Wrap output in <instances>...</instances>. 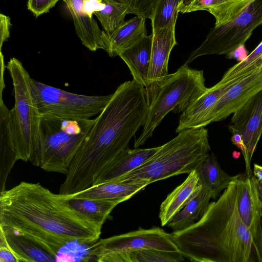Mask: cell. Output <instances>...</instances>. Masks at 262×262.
I'll return each mask as SVG.
<instances>
[{"label":"cell","instance_id":"7a4b0ae2","mask_svg":"<svg viewBox=\"0 0 262 262\" xmlns=\"http://www.w3.org/2000/svg\"><path fill=\"white\" fill-rule=\"evenodd\" d=\"M69 200L39 183L22 181L0 192V225L28 233L58 253L71 242H96L102 228L78 215Z\"/></svg>","mask_w":262,"mask_h":262},{"label":"cell","instance_id":"d6a6232c","mask_svg":"<svg viewBox=\"0 0 262 262\" xmlns=\"http://www.w3.org/2000/svg\"><path fill=\"white\" fill-rule=\"evenodd\" d=\"M11 26L10 18L3 14H0V47L1 50L3 43L7 41L10 37V31Z\"/></svg>","mask_w":262,"mask_h":262},{"label":"cell","instance_id":"603a6c76","mask_svg":"<svg viewBox=\"0 0 262 262\" xmlns=\"http://www.w3.org/2000/svg\"><path fill=\"white\" fill-rule=\"evenodd\" d=\"M152 42V34L145 35L118 55L127 66L133 79L144 87L147 83Z\"/></svg>","mask_w":262,"mask_h":262},{"label":"cell","instance_id":"e0dca14e","mask_svg":"<svg viewBox=\"0 0 262 262\" xmlns=\"http://www.w3.org/2000/svg\"><path fill=\"white\" fill-rule=\"evenodd\" d=\"M0 101V192L5 189L8 177L17 158L12 110Z\"/></svg>","mask_w":262,"mask_h":262},{"label":"cell","instance_id":"ffe728a7","mask_svg":"<svg viewBox=\"0 0 262 262\" xmlns=\"http://www.w3.org/2000/svg\"><path fill=\"white\" fill-rule=\"evenodd\" d=\"M73 20L77 35L82 45L94 52L104 50L102 30L97 22L88 16L83 11L84 0H63Z\"/></svg>","mask_w":262,"mask_h":262},{"label":"cell","instance_id":"484cf974","mask_svg":"<svg viewBox=\"0 0 262 262\" xmlns=\"http://www.w3.org/2000/svg\"><path fill=\"white\" fill-rule=\"evenodd\" d=\"M69 195L72 209L83 219L100 228L114 208L119 204L116 201Z\"/></svg>","mask_w":262,"mask_h":262},{"label":"cell","instance_id":"2e32d148","mask_svg":"<svg viewBox=\"0 0 262 262\" xmlns=\"http://www.w3.org/2000/svg\"><path fill=\"white\" fill-rule=\"evenodd\" d=\"M160 147L132 149L128 146L102 168L95 178L92 185L117 180L130 172L147 161Z\"/></svg>","mask_w":262,"mask_h":262},{"label":"cell","instance_id":"8d00e7d4","mask_svg":"<svg viewBox=\"0 0 262 262\" xmlns=\"http://www.w3.org/2000/svg\"><path fill=\"white\" fill-rule=\"evenodd\" d=\"M251 179L257 189L259 201L260 213L262 217V182L258 181V179L254 176H251Z\"/></svg>","mask_w":262,"mask_h":262},{"label":"cell","instance_id":"9c48e42d","mask_svg":"<svg viewBox=\"0 0 262 262\" xmlns=\"http://www.w3.org/2000/svg\"><path fill=\"white\" fill-rule=\"evenodd\" d=\"M145 249L180 252L171 234L154 227L98 239L90 244L88 256L99 262H126L131 252Z\"/></svg>","mask_w":262,"mask_h":262},{"label":"cell","instance_id":"1f68e13d","mask_svg":"<svg viewBox=\"0 0 262 262\" xmlns=\"http://www.w3.org/2000/svg\"><path fill=\"white\" fill-rule=\"evenodd\" d=\"M60 0H28L27 7L37 17L48 12ZM63 1V0H62Z\"/></svg>","mask_w":262,"mask_h":262},{"label":"cell","instance_id":"ac0fdd59","mask_svg":"<svg viewBox=\"0 0 262 262\" xmlns=\"http://www.w3.org/2000/svg\"><path fill=\"white\" fill-rule=\"evenodd\" d=\"M236 183L238 213L253 239L261 220L257 189L251 176L246 174H240Z\"/></svg>","mask_w":262,"mask_h":262},{"label":"cell","instance_id":"4fadbf2b","mask_svg":"<svg viewBox=\"0 0 262 262\" xmlns=\"http://www.w3.org/2000/svg\"><path fill=\"white\" fill-rule=\"evenodd\" d=\"M261 90L262 68L230 86L207 115L202 126L226 119Z\"/></svg>","mask_w":262,"mask_h":262},{"label":"cell","instance_id":"8fae6325","mask_svg":"<svg viewBox=\"0 0 262 262\" xmlns=\"http://www.w3.org/2000/svg\"><path fill=\"white\" fill-rule=\"evenodd\" d=\"M228 129L242 151L246 174L251 177V158L262 135V90L233 113Z\"/></svg>","mask_w":262,"mask_h":262},{"label":"cell","instance_id":"7c38bea8","mask_svg":"<svg viewBox=\"0 0 262 262\" xmlns=\"http://www.w3.org/2000/svg\"><path fill=\"white\" fill-rule=\"evenodd\" d=\"M176 23L152 30V42L151 58L145 88L149 106L156 97L160 87L168 76V63L173 47L177 45L175 37Z\"/></svg>","mask_w":262,"mask_h":262},{"label":"cell","instance_id":"f35d334b","mask_svg":"<svg viewBox=\"0 0 262 262\" xmlns=\"http://www.w3.org/2000/svg\"><path fill=\"white\" fill-rule=\"evenodd\" d=\"M240 156V152L234 151L232 154V156L234 159H237Z\"/></svg>","mask_w":262,"mask_h":262},{"label":"cell","instance_id":"8992f818","mask_svg":"<svg viewBox=\"0 0 262 262\" xmlns=\"http://www.w3.org/2000/svg\"><path fill=\"white\" fill-rule=\"evenodd\" d=\"M12 80L15 104L13 116L18 160L33 162L38 148L41 117L34 101L30 76L18 59H10L6 66Z\"/></svg>","mask_w":262,"mask_h":262},{"label":"cell","instance_id":"836d02e7","mask_svg":"<svg viewBox=\"0 0 262 262\" xmlns=\"http://www.w3.org/2000/svg\"><path fill=\"white\" fill-rule=\"evenodd\" d=\"M104 7V4L102 0H84L83 11L90 18L96 12L101 11Z\"/></svg>","mask_w":262,"mask_h":262},{"label":"cell","instance_id":"4316f807","mask_svg":"<svg viewBox=\"0 0 262 262\" xmlns=\"http://www.w3.org/2000/svg\"><path fill=\"white\" fill-rule=\"evenodd\" d=\"M211 194L202 188L200 193L191 200L166 225L173 231L187 228L198 221L207 210Z\"/></svg>","mask_w":262,"mask_h":262},{"label":"cell","instance_id":"277c9868","mask_svg":"<svg viewBox=\"0 0 262 262\" xmlns=\"http://www.w3.org/2000/svg\"><path fill=\"white\" fill-rule=\"evenodd\" d=\"M210 147L205 127L184 129L160 146L138 168L114 181L127 183H147L190 173L207 158Z\"/></svg>","mask_w":262,"mask_h":262},{"label":"cell","instance_id":"3957f363","mask_svg":"<svg viewBox=\"0 0 262 262\" xmlns=\"http://www.w3.org/2000/svg\"><path fill=\"white\" fill-rule=\"evenodd\" d=\"M236 182L209 203L195 223L171 233L180 252L190 261H252L253 240L238 213Z\"/></svg>","mask_w":262,"mask_h":262},{"label":"cell","instance_id":"f1b7e54d","mask_svg":"<svg viewBox=\"0 0 262 262\" xmlns=\"http://www.w3.org/2000/svg\"><path fill=\"white\" fill-rule=\"evenodd\" d=\"M262 68V40L244 59L229 68L220 80L228 82L245 77Z\"/></svg>","mask_w":262,"mask_h":262},{"label":"cell","instance_id":"5b68a950","mask_svg":"<svg viewBox=\"0 0 262 262\" xmlns=\"http://www.w3.org/2000/svg\"><path fill=\"white\" fill-rule=\"evenodd\" d=\"M203 70L183 64L174 73L168 74L161 84L158 93L148 107L147 120L134 148L143 145L155 128L170 111L185 112L207 89Z\"/></svg>","mask_w":262,"mask_h":262},{"label":"cell","instance_id":"30bf717a","mask_svg":"<svg viewBox=\"0 0 262 262\" xmlns=\"http://www.w3.org/2000/svg\"><path fill=\"white\" fill-rule=\"evenodd\" d=\"M88 134L67 133L58 120L41 118L38 148L32 164L46 171L66 174Z\"/></svg>","mask_w":262,"mask_h":262},{"label":"cell","instance_id":"7402d4cb","mask_svg":"<svg viewBox=\"0 0 262 262\" xmlns=\"http://www.w3.org/2000/svg\"><path fill=\"white\" fill-rule=\"evenodd\" d=\"M202 186L195 170L189 173L185 180L170 193L160 207L159 218L162 226H166L201 191Z\"/></svg>","mask_w":262,"mask_h":262},{"label":"cell","instance_id":"cb8c5ba5","mask_svg":"<svg viewBox=\"0 0 262 262\" xmlns=\"http://www.w3.org/2000/svg\"><path fill=\"white\" fill-rule=\"evenodd\" d=\"M195 171L202 189L209 192L213 199H215L223 190L236 182L240 175L228 174L221 168L213 152L209 154Z\"/></svg>","mask_w":262,"mask_h":262},{"label":"cell","instance_id":"9a60e30c","mask_svg":"<svg viewBox=\"0 0 262 262\" xmlns=\"http://www.w3.org/2000/svg\"><path fill=\"white\" fill-rule=\"evenodd\" d=\"M241 78L228 82L220 81L207 88L188 109L182 113L176 132L179 133L184 129L203 127L205 118L222 95Z\"/></svg>","mask_w":262,"mask_h":262},{"label":"cell","instance_id":"d590c367","mask_svg":"<svg viewBox=\"0 0 262 262\" xmlns=\"http://www.w3.org/2000/svg\"><path fill=\"white\" fill-rule=\"evenodd\" d=\"M253 246L257 261L262 262V220H260L255 236L253 238Z\"/></svg>","mask_w":262,"mask_h":262},{"label":"cell","instance_id":"74e56055","mask_svg":"<svg viewBox=\"0 0 262 262\" xmlns=\"http://www.w3.org/2000/svg\"><path fill=\"white\" fill-rule=\"evenodd\" d=\"M253 172L254 176L258 179V180L262 182V166H260L257 164H254Z\"/></svg>","mask_w":262,"mask_h":262},{"label":"cell","instance_id":"f546056e","mask_svg":"<svg viewBox=\"0 0 262 262\" xmlns=\"http://www.w3.org/2000/svg\"><path fill=\"white\" fill-rule=\"evenodd\" d=\"M186 0H158L152 16V30L176 23L180 6Z\"/></svg>","mask_w":262,"mask_h":262},{"label":"cell","instance_id":"ba28073f","mask_svg":"<svg viewBox=\"0 0 262 262\" xmlns=\"http://www.w3.org/2000/svg\"><path fill=\"white\" fill-rule=\"evenodd\" d=\"M262 25V0H252L244 10L228 23L212 28L201 45L184 64L210 55H229L244 46L253 31Z\"/></svg>","mask_w":262,"mask_h":262},{"label":"cell","instance_id":"4dcf8cb0","mask_svg":"<svg viewBox=\"0 0 262 262\" xmlns=\"http://www.w3.org/2000/svg\"><path fill=\"white\" fill-rule=\"evenodd\" d=\"M184 257L180 252L145 249L131 252L126 262H180Z\"/></svg>","mask_w":262,"mask_h":262},{"label":"cell","instance_id":"83f0119b","mask_svg":"<svg viewBox=\"0 0 262 262\" xmlns=\"http://www.w3.org/2000/svg\"><path fill=\"white\" fill-rule=\"evenodd\" d=\"M102 1L104 4V8L94 14L103 30L111 34L125 23V17L129 14V8L126 4L116 0Z\"/></svg>","mask_w":262,"mask_h":262},{"label":"cell","instance_id":"5bb4252c","mask_svg":"<svg viewBox=\"0 0 262 262\" xmlns=\"http://www.w3.org/2000/svg\"><path fill=\"white\" fill-rule=\"evenodd\" d=\"M0 231L9 247L22 262H50L57 260L58 253L37 237L17 229L0 225Z\"/></svg>","mask_w":262,"mask_h":262},{"label":"cell","instance_id":"44dd1931","mask_svg":"<svg viewBox=\"0 0 262 262\" xmlns=\"http://www.w3.org/2000/svg\"><path fill=\"white\" fill-rule=\"evenodd\" d=\"M145 20V17L136 15L111 34L103 30L102 38L104 50L108 56L111 57L118 56L121 52L146 35Z\"/></svg>","mask_w":262,"mask_h":262},{"label":"cell","instance_id":"d6986e66","mask_svg":"<svg viewBox=\"0 0 262 262\" xmlns=\"http://www.w3.org/2000/svg\"><path fill=\"white\" fill-rule=\"evenodd\" d=\"M252 0H186L179 12L187 13L207 11L215 19L214 27L224 25L237 17Z\"/></svg>","mask_w":262,"mask_h":262},{"label":"cell","instance_id":"52a82bcc","mask_svg":"<svg viewBox=\"0 0 262 262\" xmlns=\"http://www.w3.org/2000/svg\"><path fill=\"white\" fill-rule=\"evenodd\" d=\"M32 96L41 118L82 120L98 116L113 94L87 96L67 92L30 78Z\"/></svg>","mask_w":262,"mask_h":262},{"label":"cell","instance_id":"e575fe53","mask_svg":"<svg viewBox=\"0 0 262 262\" xmlns=\"http://www.w3.org/2000/svg\"><path fill=\"white\" fill-rule=\"evenodd\" d=\"M0 262H22L7 245L0 246Z\"/></svg>","mask_w":262,"mask_h":262},{"label":"cell","instance_id":"6da1fadb","mask_svg":"<svg viewBox=\"0 0 262 262\" xmlns=\"http://www.w3.org/2000/svg\"><path fill=\"white\" fill-rule=\"evenodd\" d=\"M149 106L145 88L135 80L119 85L74 156L59 193L73 195L90 187L102 168L128 147L144 126Z\"/></svg>","mask_w":262,"mask_h":262},{"label":"cell","instance_id":"d4e9b609","mask_svg":"<svg viewBox=\"0 0 262 262\" xmlns=\"http://www.w3.org/2000/svg\"><path fill=\"white\" fill-rule=\"evenodd\" d=\"M149 185L147 183H127L112 181L92 185L72 195L75 197L96 199L118 202L120 203L130 199L135 193Z\"/></svg>","mask_w":262,"mask_h":262}]
</instances>
